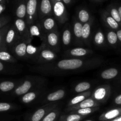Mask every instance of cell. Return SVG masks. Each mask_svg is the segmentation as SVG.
Listing matches in <instances>:
<instances>
[{"label": "cell", "mask_w": 121, "mask_h": 121, "mask_svg": "<svg viewBox=\"0 0 121 121\" xmlns=\"http://www.w3.org/2000/svg\"><path fill=\"white\" fill-rule=\"evenodd\" d=\"M103 61L102 59L99 57L89 59L68 58L35 66L32 68V71L45 75L58 76L82 72L95 69L100 66Z\"/></svg>", "instance_id": "obj_1"}, {"label": "cell", "mask_w": 121, "mask_h": 121, "mask_svg": "<svg viewBox=\"0 0 121 121\" xmlns=\"http://www.w3.org/2000/svg\"><path fill=\"white\" fill-rule=\"evenodd\" d=\"M43 79L39 78H32L27 79L22 81L21 83L18 84L15 89L12 92V95L14 96H22L28 92L35 90L37 87L41 85Z\"/></svg>", "instance_id": "obj_2"}, {"label": "cell", "mask_w": 121, "mask_h": 121, "mask_svg": "<svg viewBox=\"0 0 121 121\" xmlns=\"http://www.w3.org/2000/svg\"><path fill=\"white\" fill-rule=\"evenodd\" d=\"M41 41L54 52H59L60 50V33L57 30L44 34Z\"/></svg>", "instance_id": "obj_3"}, {"label": "cell", "mask_w": 121, "mask_h": 121, "mask_svg": "<svg viewBox=\"0 0 121 121\" xmlns=\"http://www.w3.org/2000/svg\"><path fill=\"white\" fill-rule=\"evenodd\" d=\"M57 59L56 52H54L48 47H47L44 43H41V49L36 59L37 63L40 65L50 63L56 61Z\"/></svg>", "instance_id": "obj_4"}, {"label": "cell", "mask_w": 121, "mask_h": 121, "mask_svg": "<svg viewBox=\"0 0 121 121\" xmlns=\"http://www.w3.org/2000/svg\"><path fill=\"white\" fill-rule=\"evenodd\" d=\"M111 95V87L109 85H101L95 89L91 97L99 104H104L107 101Z\"/></svg>", "instance_id": "obj_5"}, {"label": "cell", "mask_w": 121, "mask_h": 121, "mask_svg": "<svg viewBox=\"0 0 121 121\" xmlns=\"http://www.w3.org/2000/svg\"><path fill=\"white\" fill-rule=\"evenodd\" d=\"M29 42L26 39H21L11 49L13 56L19 59H27V47Z\"/></svg>", "instance_id": "obj_6"}, {"label": "cell", "mask_w": 121, "mask_h": 121, "mask_svg": "<svg viewBox=\"0 0 121 121\" xmlns=\"http://www.w3.org/2000/svg\"><path fill=\"white\" fill-rule=\"evenodd\" d=\"M22 38L19 35L14 24L10 25L5 38V44L7 48L11 49L13 46Z\"/></svg>", "instance_id": "obj_7"}, {"label": "cell", "mask_w": 121, "mask_h": 121, "mask_svg": "<svg viewBox=\"0 0 121 121\" xmlns=\"http://www.w3.org/2000/svg\"><path fill=\"white\" fill-rule=\"evenodd\" d=\"M53 11L56 19L60 24L65 23L68 20L65 5L61 1H56L54 2L53 6Z\"/></svg>", "instance_id": "obj_8"}, {"label": "cell", "mask_w": 121, "mask_h": 121, "mask_svg": "<svg viewBox=\"0 0 121 121\" xmlns=\"http://www.w3.org/2000/svg\"><path fill=\"white\" fill-rule=\"evenodd\" d=\"M93 52L92 50L84 47H74L67 50L65 52V56L67 57L76 58V59H82L85 57L92 54Z\"/></svg>", "instance_id": "obj_9"}, {"label": "cell", "mask_w": 121, "mask_h": 121, "mask_svg": "<svg viewBox=\"0 0 121 121\" xmlns=\"http://www.w3.org/2000/svg\"><path fill=\"white\" fill-rule=\"evenodd\" d=\"M56 106V104H53L52 103L46 104L44 106L36 110L32 114L30 119V121H41L50 111L55 109Z\"/></svg>", "instance_id": "obj_10"}, {"label": "cell", "mask_w": 121, "mask_h": 121, "mask_svg": "<svg viewBox=\"0 0 121 121\" xmlns=\"http://www.w3.org/2000/svg\"><path fill=\"white\" fill-rule=\"evenodd\" d=\"M100 104L97 101H96L95 99L91 96L86 98L85 100H83L80 103L76 105H74L73 106L71 107H67V108L66 109V112H72V111H76V110L79 109L83 108H95L99 107Z\"/></svg>", "instance_id": "obj_11"}, {"label": "cell", "mask_w": 121, "mask_h": 121, "mask_svg": "<svg viewBox=\"0 0 121 121\" xmlns=\"http://www.w3.org/2000/svg\"><path fill=\"white\" fill-rule=\"evenodd\" d=\"M14 25L20 37L22 39H26L28 41L29 28H28V25L26 23V20L23 19L17 18L14 21Z\"/></svg>", "instance_id": "obj_12"}, {"label": "cell", "mask_w": 121, "mask_h": 121, "mask_svg": "<svg viewBox=\"0 0 121 121\" xmlns=\"http://www.w3.org/2000/svg\"><path fill=\"white\" fill-rule=\"evenodd\" d=\"M40 24L44 34H46L49 32L57 30V26L56 20L52 17H47L44 18H43L41 23Z\"/></svg>", "instance_id": "obj_13"}, {"label": "cell", "mask_w": 121, "mask_h": 121, "mask_svg": "<svg viewBox=\"0 0 121 121\" xmlns=\"http://www.w3.org/2000/svg\"><path fill=\"white\" fill-rule=\"evenodd\" d=\"M66 94V91L65 89H60L57 90V91H56L54 92L48 93L45 97L43 102L44 103V104H48L54 102L58 101V100L63 99Z\"/></svg>", "instance_id": "obj_14"}, {"label": "cell", "mask_w": 121, "mask_h": 121, "mask_svg": "<svg viewBox=\"0 0 121 121\" xmlns=\"http://www.w3.org/2000/svg\"><path fill=\"white\" fill-rule=\"evenodd\" d=\"M29 28V39H28V41L30 43H31L34 37H39L40 38L41 40H42L43 37L44 35V33L43 32L42 28L41 27V25L39 22H35V23L33 24L28 26Z\"/></svg>", "instance_id": "obj_15"}, {"label": "cell", "mask_w": 121, "mask_h": 121, "mask_svg": "<svg viewBox=\"0 0 121 121\" xmlns=\"http://www.w3.org/2000/svg\"><path fill=\"white\" fill-rule=\"evenodd\" d=\"M82 28L83 24H82L80 21H74L72 28V33L74 36V41L78 45H82Z\"/></svg>", "instance_id": "obj_16"}, {"label": "cell", "mask_w": 121, "mask_h": 121, "mask_svg": "<svg viewBox=\"0 0 121 121\" xmlns=\"http://www.w3.org/2000/svg\"><path fill=\"white\" fill-rule=\"evenodd\" d=\"M93 19L92 18L89 22L83 24L82 41L83 43L87 46L90 45V39L91 35V29Z\"/></svg>", "instance_id": "obj_17"}, {"label": "cell", "mask_w": 121, "mask_h": 121, "mask_svg": "<svg viewBox=\"0 0 121 121\" xmlns=\"http://www.w3.org/2000/svg\"><path fill=\"white\" fill-rule=\"evenodd\" d=\"M53 11V7L50 0H41L40 5V17L43 18L49 16Z\"/></svg>", "instance_id": "obj_18"}, {"label": "cell", "mask_w": 121, "mask_h": 121, "mask_svg": "<svg viewBox=\"0 0 121 121\" xmlns=\"http://www.w3.org/2000/svg\"><path fill=\"white\" fill-rule=\"evenodd\" d=\"M121 115V109H113L109 110L100 115L99 119L100 121H109L112 120Z\"/></svg>", "instance_id": "obj_19"}, {"label": "cell", "mask_w": 121, "mask_h": 121, "mask_svg": "<svg viewBox=\"0 0 121 121\" xmlns=\"http://www.w3.org/2000/svg\"><path fill=\"white\" fill-rule=\"evenodd\" d=\"M72 30L69 26H66L63 30L61 41L64 47H68L72 43Z\"/></svg>", "instance_id": "obj_20"}, {"label": "cell", "mask_w": 121, "mask_h": 121, "mask_svg": "<svg viewBox=\"0 0 121 121\" xmlns=\"http://www.w3.org/2000/svg\"><path fill=\"white\" fill-rule=\"evenodd\" d=\"M41 94V91L37 89L33 90L28 92L26 94L24 95L21 96V102L24 104H29L33 102V101L36 99V98Z\"/></svg>", "instance_id": "obj_21"}, {"label": "cell", "mask_w": 121, "mask_h": 121, "mask_svg": "<svg viewBox=\"0 0 121 121\" xmlns=\"http://www.w3.org/2000/svg\"><path fill=\"white\" fill-rule=\"evenodd\" d=\"M18 85L16 82L11 80H4L0 82V92L2 93H8L12 92Z\"/></svg>", "instance_id": "obj_22"}, {"label": "cell", "mask_w": 121, "mask_h": 121, "mask_svg": "<svg viewBox=\"0 0 121 121\" xmlns=\"http://www.w3.org/2000/svg\"><path fill=\"white\" fill-rule=\"evenodd\" d=\"M91 95H92V92H90V91H87V92H85L84 93H80L79 95L72 98L71 100H70L68 102L67 106H68V107H71V106L78 105L79 103L82 102L83 100H85L86 98L91 96Z\"/></svg>", "instance_id": "obj_23"}, {"label": "cell", "mask_w": 121, "mask_h": 121, "mask_svg": "<svg viewBox=\"0 0 121 121\" xmlns=\"http://www.w3.org/2000/svg\"><path fill=\"white\" fill-rule=\"evenodd\" d=\"M40 49H41V45L39 47H37L33 46L31 43L28 44L27 47V58L36 60Z\"/></svg>", "instance_id": "obj_24"}, {"label": "cell", "mask_w": 121, "mask_h": 121, "mask_svg": "<svg viewBox=\"0 0 121 121\" xmlns=\"http://www.w3.org/2000/svg\"><path fill=\"white\" fill-rule=\"evenodd\" d=\"M0 61L9 63H14L17 61L16 58L7 50H0Z\"/></svg>", "instance_id": "obj_25"}, {"label": "cell", "mask_w": 121, "mask_h": 121, "mask_svg": "<svg viewBox=\"0 0 121 121\" xmlns=\"http://www.w3.org/2000/svg\"><path fill=\"white\" fill-rule=\"evenodd\" d=\"M93 42L98 47H103L105 45V36L101 30L98 29L95 34Z\"/></svg>", "instance_id": "obj_26"}, {"label": "cell", "mask_w": 121, "mask_h": 121, "mask_svg": "<svg viewBox=\"0 0 121 121\" xmlns=\"http://www.w3.org/2000/svg\"><path fill=\"white\" fill-rule=\"evenodd\" d=\"M118 74V70L115 68H109L105 69L100 73V77L104 79H112L115 78Z\"/></svg>", "instance_id": "obj_27"}, {"label": "cell", "mask_w": 121, "mask_h": 121, "mask_svg": "<svg viewBox=\"0 0 121 121\" xmlns=\"http://www.w3.org/2000/svg\"><path fill=\"white\" fill-rule=\"evenodd\" d=\"M103 19H104L105 24L109 28L114 30H117L119 28V24L111 16V15L108 14V13H105L104 14Z\"/></svg>", "instance_id": "obj_28"}, {"label": "cell", "mask_w": 121, "mask_h": 121, "mask_svg": "<svg viewBox=\"0 0 121 121\" xmlns=\"http://www.w3.org/2000/svg\"><path fill=\"white\" fill-rule=\"evenodd\" d=\"M85 117L80 115L69 113L67 115H63L59 118L58 121H80Z\"/></svg>", "instance_id": "obj_29"}, {"label": "cell", "mask_w": 121, "mask_h": 121, "mask_svg": "<svg viewBox=\"0 0 121 121\" xmlns=\"http://www.w3.org/2000/svg\"><path fill=\"white\" fill-rule=\"evenodd\" d=\"M91 87V83L87 82H82L77 84L74 87V91L77 93H84L87 92Z\"/></svg>", "instance_id": "obj_30"}, {"label": "cell", "mask_w": 121, "mask_h": 121, "mask_svg": "<svg viewBox=\"0 0 121 121\" xmlns=\"http://www.w3.org/2000/svg\"><path fill=\"white\" fill-rule=\"evenodd\" d=\"M15 15L17 18L26 20L27 16V5L26 4L21 3L18 6L15 11Z\"/></svg>", "instance_id": "obj_31"}, {"label": "cell", "mask_w": 121, "mask_h": 121, "mask_svg": "<svg viewBox=\"0 0 121 121\" xmlns=\"http://www.w3.org/2000/svg\"><path fill=\"white\" fill-rule=\"evenodd\" d=\"M99 107L91 108H83L79 109L76 110V111L70 112L69 113H74V114L80 115L83 117H86L89 114H92L93 112H96L99 109Z\"/></svg>", "instance_id": "obj_32"}, {"label": "cell", "mask_w": 121, "mask_h": 121, "mask_svg": "<svg viewBox=\"0 0 121 121\" xmlns=\"http://www.w3.org/2000/svg\"><path fill=\"white\" fill-rule=\"evenodd\" d=\"M9 27H10V25L8 24V25L0 29V50H8V48H7L5 44V38L6 34H7Z\"/></svg>", "instance_id": "obj_33"}, {"label": "cell", "mask_w": 121, "mask_h": 121, "mask_svg": "<svg viewBox=\"0 0 121 121\" xmlns=\"http://www.w3.org/2000/svg\"><path fill=\"white\" fill-rule=\"evenodd\" d=\"M78 19L82 24H85L91 20L89 13L85 9H80L78 13Z\"/></svg>", "instance_id": "obj_34"}, {"label": "cell", "mask_w": 121, "mask_h": 121, "mask_svg": "<svg viewBox=\"0 0 121 121\" xmlns=\"http://www.w3.org/2000/svg\"><path fill=\"white\" fill-rule=\"evenodd\" d=\"M60 114V111L56 108L50 111L41 121H56Z\"/></svg>", "instance_id": "obj_35"}, {"label": "cell", "mask_w": 121, "mask_h": 121, "mask_svg": "<svg viewBox=\"0 0 121 121\" xmlns=\"http://www.w3.org/2000/svg\"><path fill=\"white\" fill-rule=\"evenodd\" d=\"M16 106L15 105L9 102H0V113L8 112L15 109Z\"/></svg>", "instance_id": "obj_36"}, {"label": "cell", "mask_w": 121, "mask_h": 121, "mask_svg": "<svg viewBox=\"0 0 121 121\" xmlns=\"http://www.w3.org/2000/svg\"><path fill=\"white\" fill-rule=\"evenodd\" d=\"M106 39L110 45L113 46L116 44L118 40L117 33L113 31H109L106 34Z\"/></svg>", "instance_id": "obj_37"}, {"label": "cell", "mask_w": 121, "mask_h": 121, "mask_svg": "<svg viewBox=\"0 0 121 121\" xmlns=\"http://www.w3.org/2000/svg\"><path fill=\"white\" fill-rule=\"evenodd\" d=\"M12 67L5 63L4 62L0 61V73H9L15 72Z\"/></svg>", "instance_id": "obj_38"}, {"label": "cell", "mask_w": 121, "mask_h": 121, "mask_svg": "<svg viewBox=\"0 0 121 121\" xmlns=\"http://www.w3.org/2000/svg\"><path fill=\"white\" fill-rule=\"evenodd\" d=\"M110 15L111 16L118 22V24L121 22V18L119 15L118 10L115 8H112L110 10Z\"/></svg>", "instance_id": "obj_39"}, {"label": "cell", "mask_w": 121, "mask_h": 121, "mask_svg": "<svg viewBox=\"0 0 121 121\" xmlns=\"http://www.w3.org/2000/svg\"><path fill=\"white\" fill-rule=\"evenodd\" d=\"M10 18L8 17H0V29L8 24Z\"/></svg>", "instance_id": "obj_40"}, {"label": "cell", "mask_w": 121, "mask_h": 121, "mask_svg": "<svg viewBox=\"0 0 121 121\" xmlns=\"http://www.w3.org/2000/svg\"><path fill=\"white\" fill-rule=\"evenodd\" d=\"M115 103L117 105H121V94L116 97L115 99Z\"/></svg>", "instance_id": "obj_41"}, {"label": "cell", "mask_w": 121, "mask_h": 121, "mask_svg": "<svg viewBox=\"0 0 121 121\" xmlns=\"http://www.w3.org/2000/svg\"><path fill=\"white\" fill-rule=\"evenodd\" d=\"M5 5L4 4L0 3V15L2 14V12L5 10Z\"/></svg>", "instance_id": "obj_42"}, {"label": "cell", "mask_w": 121, "mask_h": 121, "mask_svg": "<svg viewBox=\"0 0 121 121\" xmlns=\"http://www.w3.org/2000/svg\"><path fill=\"white\" fill-rule=\"evenodd\" d=\"M117 36H118V40H119V41H121V30H119L117 32Z\"/></svg>", "instance_id": "obj_43"}, {"label": "cell", "mask_w": 121, "mask_h": 121, "mask_svg": "<svg viewBox=\"0 0 121 121\" xmlns=\"http://www.w3.org/2000/svg\"><path fill=\"white\" fill-rule=\"evenodd\" d=\"M109 121H121V115L119 117H117V118H115V119H112V120Z\"/></svg>", "instance_id": "obj_44"}, {"label": "cell", "mask_w": 121, "mask_h": 121, "mask_svg": "<svg viewBox=\"0 0 121 121\" xmlns=\"http://www.w3.org/2000/svg\"><path fill=\"white\" fill-rule=\"evenodd\" d=\"M62 1L66 4H69L71 2V0H62Z\"/></svg>", "instance_id": "obj_45"}, {"label": "cell", "mask_w": 121, "mask_h": 121, "mask_svg": "<svg viewBox=\"0 0 121 121\" xmlns=\"http://www.w3.org/2000/svg\"><path fill=\"white\" fill-rule=\"evenodd\" d=\"M7 2H8V0H0V3L4 4Z\"/></svg>", "instance_id": "obj_46"}, {"label": "cell", "mask_w": 121, "mask_h": 121, "mask_svg": "<svg viewBox=\"0 0 121 121\" xmlns=\"http://www.w3.org/2000/svg\"><path fill=\"white\" fill-rule=\"evenodd\" d=\"M118 12H119V15H120V17H121V6H120V7H119V8H118Z\"/></svg>", "instance_id": "obj_47"}, {"label": "cell", "mask_w": 121, "mask_h": 121, "mask_svg": "<svg viewBox=\"0 0 121 121\" xmlns=\"http://www.w3.org/2000/svg\"><path fill=\"white\" fill-rule=\"evenodd\" d=\"M56 1H58V2H61V0H55Z\"/></svg>", "instance_id": "obj_48"}, {"label": "cell", "mask_w": 121, "mask_h": 121, "mask_svg": "<svg viewBox=\"0 0 121 121\" xmlns=\"http://www.w3.org/2000/svg\"><path fill=\"white\" fill-rule=\"evenodd\" d=\"M93 121L91 120V119H89V120H86V121Z\"/></svg>", "instance_id": "obj_49"}, {"label": "cell", "mask_w": 121, "mask_h": 121, "mask_svg": "<svg viewBox=\"0 0 121 121\" xmlns=\"http://www.w3.org/2000/svg\"></svg>", "instance_id": "obj_50"}, {"label": "cell", "mask_w": 121, "mask_h": 121, "mask_svg": "<svg viewBox=\"0 0 121 121\" xmlns=\"http://www.w3.org/2000/svg\"></svg>", "instance_id": "obj_51"}]
</instances>
